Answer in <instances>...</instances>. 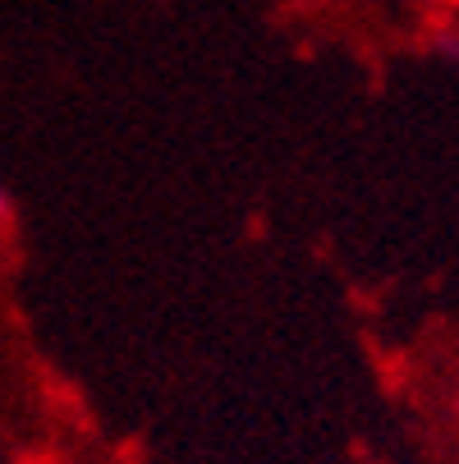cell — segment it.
<instances>
[{
    "mask_svg": "<svg viewBox=\"0 0 459 464\" xmlns=\"http://www.w3.org/2000/svg\"><path fill=\"white\" fill-rule=\"evenodd\" d=\"M14 221V193L5 188V179H0V226Z\"/></svg>",
    "mask_w": 459,
    "mask_h": 464,
    "instance_id": "cell-1",
    "label": "cell"
}]
</instances>
